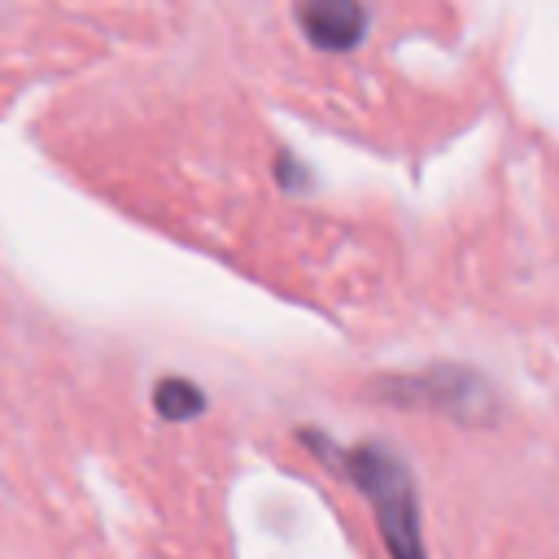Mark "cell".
I'll return each mask as SVG.
<instances>
[{
    "mask_svg": "<svg viewBox=\"0 0 559 559\" xmlns=\"http://www.w3.org/2000/svg\"><path fill=\"white\" fill-rule=\"evenodd\" d=\"M393 397H402V402H424V406H437V411L459 415V419L485 415V406H489L480 376L459 371V367H437V371L411 380V389H393Z\"/></svg>",
    "mask_w": 559,
    "mask_h": 559,
    "instance_id": "obj_3",
    "label": "cell"
},
{
    "mask_svg": "<svg viewBox=\"0 0 559 559\" xmlns=\"http://www.w3.org/2000/svg\"><path fill=\"white\" fill-rule=\"evenodd\" d=\"M153 406H157L162 419H192V415L205 411V393L183 376H166L153 389Z\"/></svg>",
    "mask_w": 559,
    "mask_h": 559,
    "instance_id": "obj_4",
    "label": "cell"
},
{
    "mask_svg": "<svg viewBox=\"0 0 559 559\" xmlns=\"http://www.w3.org/2000/svg\"><path fill=\"white\" fill-rule=\"evenodd\" d=\"M306 441L314 450H323V459L336 463L345 480L358 485V493L376 511L380 537H384V546H389L393 559H428L424 533H419V502H415L411 467L389 445L362 441L354 450H336L328 437H314V432H306Z\"/></svg>",
    "mask_w": 559,
    "mask_h": 559,
    "instance_id": "obj_1",
    "label": "cell"
},
{
    "mask_svg": "<svg viewBox=\"0 0 559 559\" xmlns=\"http://www.w3.org/2000/svg\"><path fill=\"white\" fill-rule=\"evenodd\" d=\"M297 22L323 52H349L367 35L362 0H297Z\"/></svg>",
    "mask_w": 559,
    "mask_h": 559,
    "instance_id": "obj_2",
    "label": "cell"
}]
</instances>
